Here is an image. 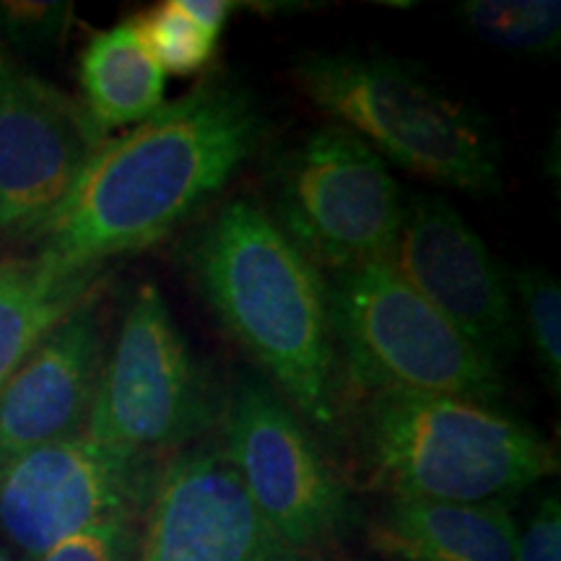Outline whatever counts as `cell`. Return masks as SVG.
<instances>
[{"instance_id":"9c48e42d","label":"cell","mask_w":561,"mask_h":561,"mask_svg":"<svg viewBox=\"0 0 561 561\" xmlns=\"http://www.w3.org/2000/svg\"><path fill=\"white\" fill-rule=\"evenodd\" d=\"M157 455L128 453L87 432L0 462V533L37 561L76 533L140 517L159 471Z\"/></svg>"},{"instance_id":"7a4b0ae2","label":"cell","mask_w":561,"mask_h":561,"mask_svg":"<svg viewBox=\"0 0 561 561\" xmlns=\"http://www.w3.org/2000/svg\"><path fill=\"white\" fill-rule=\"evenodd\" d=\"M195 284L294 411L335 424L339 351L328 280L252 201H229L191 244Z\"/></svg>"},{"instance_id":"44dd1931","label":"cell","mask_w":561,"mask_h":561,"mask_svg":"<svg viewBox=\"0 0 561 561\" xmlns=\"http://www.w3.org/2000/svg\"><path fill=\"white\" fill-rule=\"evenodd\" d=\"M515 561H561V510L551 494L538 504L523 530H517Z\"/></svg>"},{"instance_id":"52a82bcc","label":"cell","mask_w":561,"mask_h":561,"mask_svg":"<svg viewBox=\"0 0 561 561\" xmlns=\"http://www.w3.org/2000/svg\"><path fill=\"white\" fill-rule=\"evenodd\" d=\"M403 203L380 153L335 123L312 130L273 172L271 219L328 273L388 261Z\"/></svg>"},{"instance_id":"d6986e66","label":"cell","mask_w":561,"mask_h":561,"mask_svg":"<svg viewBox=\"0 0 561 561\" xmlns=\"http://www.w3.org/2000/svg\"><path fill=\"white\" fill-rule=\"evenodd\" d=\"M515 289L520 307V333L525 331L543 380L559 396L561 390V289L559 280L541 268L515 273Z\"/></svg>"},{"instance_id":"7c38bea8","label":"cell","mask_w":561,"mask_h":561,"mask_svg":"<svg viewBox=\"0 0 561 561\" xmlns=\"http://www.w3.org/2000/svg\"><path fill=\"white\" fill-rule=\"evenodd\" d=\"M388 263L496 367L517 354L523 333L507 278L450 203L434 195L405 201Z\"/></svg>"},{"instance_id":"e0dca14e","label":"cell","mask_w":561,"mask_h":561,"mask_svg":"<svg viewBox=\"0 0 561 561\" xmlns=\"http://www.w3.org/2000/svg\"><path fill=\"white\" fill-rule=\"evenodd\" d=\"M458 16L466 30L496 50L549 55L561 39L557 0H468L458 5Z\"/></svg>"},{"instance_id":"2e32d148","label":"cell","mask_w":561,"mask_h":561,"mask_svg":"<svg viewBox=\"0 0 561 561\" xmlns=\"http://www.w3.org/2000/svg\"><path fill=\"white\" fill-rule=\"evenodd\" d=\"M83 107L104 133L138 125L164 104L167 76L133 21L91 34L81 53Z\"/></svg>"},{"instance_id":"8fae6325","label":"cell","mask_w":561,"mask_h":561,"mask_svg":"<svg viewBox=\"0 0 561 561\" xmlns=\"http://www.w3.org/2000/svg\"><path fill=\"white\" fill-rule=\"evenodd\" d=\"M104 140L83 102L0 55V234L50 219Z\"/></svg>"},{"instance_id":"5bb4252c","label":"cell","mask_w":561,"mask_h":561,"mask_svg":"<svg viewBox=\"0 0 561 561\" xmlns=\"http://www.w3.org/2000/svg\"><path fill=\"white\" fill-rule=\"evenodd\" d=\"M375 541L403 561H515L517 525L504 502L390 500Z\"/></svg>"},{"instance_id":"6da1fadb","label":"cell","mask_w":561,"mask_h":561,"mask_svg":"<svg viewBox=\"0 0 561 561\" xmlns=\"http://www.w3.org/2000/svg\"><path fill=\"white\" fill-rule=\"evenodd\" d=\"M265 133L248 91L208 79L107 138L66 203L32 231L34 255L66 268H104L140 252L219 195Z\"/></svg>"},{"instance_id":"ffe728a7","label":"cell","mask_w":561,"mask_h":561,"mask_svg":"<svg viewBox=\"0 0 561 561\" xmlns=\"http://www.w3.org/2000/svg\"><path fill=\"white\" fill-rule=\"evenodd\" d=\"M136 538L138 517H115L66 538L37 561H133Z\"/></svg>"},{"instance_id":"277c9868","label":"cell","mask_w":561,"mask_h":561,"mask_svg":"<svg viewBox=\"0 0 561 561\" xmlns=\"http://www.w3.org/2000/svg\"><path fill=\"white\" fill-rule=\"evenodd\" d=\"M301 94L356 133L385 164L466 193L502 191V146L466 102L390 55L310 53L291 70Z\"/></svg>"},{"instance_id":"4fadbf2b","label":"cell","mask_w":561,"mask_h":561,"mask_svg":"<svg viewBox=\"0 0 561 561\" xmlns=\"http://www.w3.org/2000/svg\"><path fill=\"white\" fill-rule=\"evenodd\" d=\"M102 291L42 335L0 390V462L87 432L110 348Z\"/></svg>"},{"instance_id":"30bf717a","label":"cell","mask_w":561,"mask_h":561,"mask_svg":"<svg viewBox=\"0 0 561 561\" xmlns=\"http://www.w3.org/2000/svg\"><path fill=\"white\" fill-rule=\"evenodd\" d=\"M133 561H299V551L255 507L221 439H203L159 466Z\"/></svg>"},{"instance_id":"ac0fdd59","label":"cell","mask_w":561,"mask_h":561,"mask_svg":"<svg viewBox=\"0 0 561 561\" xmlns=\"http://www.w3.org/2000/svg\"><path fill=\"white\" fill-rule=\"evenodd\" d=\"M146 50L159 62L164 76H193L214 58L216 39L182 11L180 0H167L130 19Z\"/></svg>"},{"instance_id":"7402d4cb","label":"cell","mask_w":561,"mask_h":561,"mask_svg":"<svg viewBox=\"0 0 561 561\" xmlns=\"http://www.w3.org/2000/svg\"><path fill=\"white\" fill-rule=\"evenodd\" d=\"M66 5H0V26L16 42L50 39L60 30Z\"/></svg>"},{"instance_id":"8992f818","label":"cell","mask_w":561,"mask_h":561,"mask_svg":"<svg viewBox=\"0 0 561 561\" xmlns=\"http://www.w3.org/2000/svg\"><path fill=\"white\" fill-rule=\"evenodd\" d=\"M224 396L159 286L144 284L107 348L87 434L128 453L182 450L219 424Z\"/></svg>"},{"instance_id":"3957f363","label":"cell","mask_w":561,"mask_h":561,"mask_svg":"<svg viewBox=\"0 0 561 561\" xmlns=\"http://www.w3.org/2000/svg\"><path fill=\"white\" fill-rule=\"evenodd\" d=\"M369 481L390 500L504 502L557 473V450L489 403L371 392L356 421Z\"/></svg>"},{"instance_id":"603a6c76","label":"cell","mask_w":561,"mask_h":561,"mask_svg":"<svg viewBox=\"0 0 561 561\" xmlns=\"http://www.w3.org/2000/svg\"><path fill=\"white\" fill-rule=\"evenodd\" d=\"M180 5L195 24H201L216 39H219L229 16L237 9V3H229V0H180Z\"/></svg>"},{"instance_id":"cb8c5ba5","label":"cell","mask_w":561,"mask_h":561,"mask_svg":"<svg viewBox=\"0 0 561 561\" xmlns=\"http://www.w3.org/2000/svg\"><path fill=\"white\" fill-rule=\"evenodd\" d=\"M0 561H19V559H13V557H11V553H9V551H5V549H3V546H0Z\"/></svg>"},{"instance_id":"ba28073f","label":"cell","mask_w":561,"mask_h":561,"mask_svg":"<svg viewBox=\"0 0 561 561\" xmlns=\"http://www.w3.org/2000/svg\"><path fill=\"white\" fill-rule=\"evenodd\" d=\"M221 445L255 507L294 549L320 546L346 528L351 500L312 432L276 390L240 375L224 396Z\"/></svg>"},{"instance_id":"5b68a950","label":"cell","mask_w":561,"mask_h":561,"mask_svg":"<svg viewBox=\"0 0 561 561\" xmlns=\"http://www.w3.org/2000/svg\"><path fill=\"white\" fill-rule=\"evenodd\" d=\"M339 362L364 392H430L479 403L504 398V375L388 261L328 276Z\"/></svg>"},{"instance_id":"9a60e30c","label":"cell","mask_w":561,"mask_h":561,"mask_svg":"<svg viewBox=\"0 0 561 561\" xmlns=\"http://www.w3.org/2000/svg\"><path fill=\"white\" fill-rule=\"evenodd\" d=\"M107 284V268H66L39 255L0 263V390L42 335Z\"/></svg>"}]
</instances>
